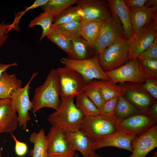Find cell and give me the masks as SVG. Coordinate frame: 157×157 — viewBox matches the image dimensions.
Returning <instances> with one entry per match:
<instances>
[{
    "label": "cell",
    "instance_id": "6da1fadb",
    "mask_svg": "<svg viewBox=\"0 0 157 157\" xmlns=\"http://www.w3.org/2000/svg\"><path fill=\"white\" fill-rule=\"evenodd\" d=\"M56 69L50 70L44 83L36 88L32 100V112L35 114L40 109L49 107L57 110L62 100Z\"/></svg>",
    "mask_w": 157,
    "mask_h": 157
},
{
    "label": "cell",
    "instance_id": "7a4b0ae2",
    "mask_svg": "<svg viewBox=\"0 0 157 157\" xmlns=\"http://www.w3.org/2000/svg\"><path fill=\"white\" fill-rule=\"evenodd\" d=\"M74 97L62 100L58 108L49 116L47 119L52 126L65 132L80 129L84 116L75 104Z\"/></svg>",
    "mask_w": 157,
    "mask_h": 157
},
{
    "label": "cell",
    "instance_id": "3957f363",
    "mask_svg": "<svg viewBox=\"0 0 157 157\" xmlns=\"http://www.w3.org/2000/svg\"><path fill=\"white\" fill-rule=\"evenodd\" d=\"M130 43L127 39L121 40L106 47L99 54L100 65L105 72L117 68L129 61Z\"/></svg>",
    "mask_w": 157,
    "mask_h": 157
},
{
    "label": "cell",
    "instance_id": "277c9868",
    "mask_svg": "<svg viewBox=\"0 0 157 157\" xmlns=\"http://www.w3.org/2000/svg\"><path fill=\"white\" fill-rule=\"evenodd\" d=\"M60 62L65 67L78 72L86 84L94 79L109 80L100 65L98 54H96L89 58L81 60L63 57L60 59Z\"/></svg>",
    "mask_w": 157,
    "mask_h": 157
},
{
    "label": "cell",
    "instance_id": "5b68a950",
    "mask_svg": "<svg viewBox=\"0 0 157 157\" xmlns=\"http://www.w3.org/2000/svg\"><path fill=\"white\" fill-rule=\"evenodd\" d=\"M124 39L127 38L119 18L110 14L105 20L104 25L95 42L93 48L94 54L99 55L106 47Z\"/></svg>",
    "mask_w": 157,
    "mask_h": 157
},
{
    "label": "cell",
    "instance_id": "8992f818",
    "mask_svg": "<svg viewBox=\"0 0 157 157\" xmlns=\"http://www.w3.org/2000/svg\"><path fill=\"white\" fill-rule=\"evenodd\" d=\"M143 84L126 82L119 83L118 85L121 95L141 113L147 115L157 100L143 88Z\"/></svg>",
    "mask_w": 157,
    "mask_h": 157
},
{
    "label": "cell",
    "instance_id": "52a82bcc",
    "mask_svg": "<svg viewBox=\"0 0 157 157\" xmlns=\"http://www.w3.org/2000/svg\"><path fill=\"white\" fill-rule=\"evenodd\" d=\"M56 70L61 100L70 96L75 97L83 92L86 84L78 72L65 67L58 68Z\"/></svg>",
    "mask_w": 157,
    "mask_h": 157
},
{
    "label": "cell",
    "instance_id": "ba28073f",
    "mask_svg": "<svg viewBox=\"0 0 157 157\" xmlns=\"http://www.w3.org/2000/svg\"><path fill=\"white\" fill-rule=\"evenodd\" d=\"M80 129L93 142L114 133L118 128L116 123L110 118L99 115L84 116Z\"/></svg>",
    "mask_w": 157,
    "mask_h": 157
},
{
    "label": "cell",
    "instance_id": "9c48e42d",
    "mask_svg": "<svg viewBox=\"0 0 157 157\" xmlns=\"http://www.w3.org/2000/svg\"><path fill=\"white\" fill-rule=\"evenodd\" d=\"M38 72H34L30 80L23 88L17 90L11 98L13 108L17 113L18 126L23 130H26L27 123L31 119L30 110L32 109L33 105L29 98V90L30 84Z\"/></svg>",
    "mask_w": 157,
    "mask_h": 157
},
{
    "label": "cell",
    "instance_id": "30bf717a",
    "mask_svg": "<svg viewBox=\"0 0 157 157\" xmlns=\"http://www.w3.org/2000/svg\"><path fill=\"white\" fill-rule=\"evenodd\" d=\"M157 38V20L145 25L130 42L129 60L137 57L148 48Z\"/></svg>",
    "mask_w": 157,
    "mask_h": 157
},
{
    "label": "cell",
    "instance_id": "8fae6325",
    "mask_svg": "<svg viewBox=\"0 0 157 157\" xmlns=\"http://www.w3.org/2000/svg\"><path fill=\"white\" fill-rule=\"evenodd\" d=\"M105 72L109 80L116 83L126 82L143 83L145 80L140 71L139 60L136 58L130 59L122 66Z\"/></svg>",
    "mask_w": 157,
    "mask_h": 157
},
{
    "label": "cell",
    "instance_id": "7c38bea8",
    "mask_svg": "<svg viewBox=\"0 0 157 157\" xmlns=\"http://www.w3.org/2000/svg\"><path fill=\"white\" fill-rule=\"evenodd\" d=\"M157 122L148 115L142 113L130 117L116 123L119 129L129 134L139 136L157 124Z\"/></svg>",
    "mask_w": 157,
    "mask_h": 157
},
{
    "label": "cell",
    "instance_id": "4fadbf2b",
    "mask_svg": "<svg viewBox=\"0 0 157 157\" xmlns=\"http://www.w3.org/2000/svg\"><path fill=\"white\" fill-rule=\"evenodd\" d=\"M46 138L48 156H76L66 138L65 132L61 129L52 126L46 135Z\"/></svg>",
    "mask_w": 157,
    "mask_h": 157
},
{
    "label": "cell",
    "instance_id": "5bb4252c",
    "mask_svg": "<svg viewBox=\"0 0 157 157\" xmlns=\"http://www.w3.org/2000/svg\"><path fill=\"white\" fill-rule=\"evenodd\" d=\"M76 4L82 12L83 21H104L111 14L106 0H77Z\"/></svg>",
    "mask_w": 157,
    "mask_h": 157
},
{
    "label": "cell",
    "instance_id": "9a60e30c",
    "mask_svg": "<svg viewBox=\"0 0 157 157\" xmlns=\"http://www.w3.org/2000/svg\"><path fill=\"white\" fill-rule=\"evenodd\" d=\"M138 137L128 134L118 129L114 133L92 142V147L96 150L104 147H113L132 152L131 142Z\"/></svg>",
    "mask_w": 157,
    "mask_h": 157
},
{
    "label": "cell",
    "instance_id": "2e32d148",
    "mask_svg": "<svg viewBox=\"0 0 157 157\" xmlns=\"http://www.w3.org/2000/svg\"><path fill=\"white\" fill-rule=\"evenodd\" d=\"M132 154L129 157H145L157 147V124L132 141Z\"/></svg>",
    "mask_w": 157,
    "mask_h": 157
},
{
    "label": "cell",
    "instance_id": "e0dca14e",
    "mask_svg": "<svg viewBox=\"0 0 157 157\" xmlns=\"http://www.w3.org/2000/svg\"><path fill=\"white\" fill-rule=\"evenodd\" d=\"M66 139L74 151L78 150L83 157H98L92 142L80 129L65 132Z\"/></svg>",
    "mask_w": 157,
    "mask_h": 157
},
{
    "label": "cell",
    "instance_id": "ac0fdd59",
    "mask_svg": "<svg viewBox=\"0 0 157 157\" xmlns=\"http://www.w3.org/2000/svg\"><path fill=\"white\" fill-rule=\"evenodd\" d=\"M18 126V116L13 108L11 98H0V133H11Z\"/></svg>",
    "mask_w": 157,
    "mask_h": 157
},
{
    "label": "cell",
    "instance_id": "d6986e66",
    "mask_svg": "<svg viewBox=\"0 0 157 157\" xmlns=\"http://www.w3.org/2000/svg\"><path fill=\"white\" fill-rule=\"evenodd\" d=\"M129 8L133 38L145 25L157 20V6L144 8Z\"/></svg>",
    "mask_w": 157,
    "mask_h": 157
},
{
    "label": "cell",
    "instance_id": "ffe728a7",
    "mask_svg": "<svg viewBox=\"0 0 157 157\" xmlns=\"http://www.w3.org/2000/svg\"><path fill=\"white\" fill-rule=\"evenodd\" d=\"M111 14L117 15L122 24L125 35L130 42L133 38V34L129 8L125 4L124 0H106Z\"/></svg>",
    "mask_w": 157,
    "mask_h": 157
},
{
    "label": "cell",
    "instance_id": "44dd1931",
    "mask_svg": "<svg viewBox=\"0 0 157 157\" xmlns=\"http://www.w3.org/2000/svg\"><path fill=\"white\" fill-rule=\"evenodd\" d=\"M21 80L15 73L9 74L6 71L0 77V98H11L13 94L22 88Z\"/></svg>",
    "mask_w": 157,
    "mask_h": 157
},
{
    "label": "cell",
    "instance_id": "7402d4cb",
    "mask_svg": "<svg viewBox=\"0 0 157 157\" xmlns=\"http://www.w3.org/2000/svg\"><path fill=\"white\" fill-rule=\"evenodd\" d=\"M105 20L82 21L81 35L93 49L95 42L102 29Z\"/></svg>",
    "mask_w": 157,
    "mask_h": 157
},
{
    "label": "cell",
    "instance_id": "603a6c76",
    "mask_svg": "<svg viewBox=\"0 0 157 157\" xmlns=\"http://www.w3.org/2000/svg\"><path fill=\"white\" fill-rule=\"evenodd\" d=\"M93 54V49L86 41L80 37L74 38L71 50L68 54V58L73 60H81L89 58Z\"/></svg>",
    "mask_w": 157,
    "mask_h": 157
},
{
    "label": "cell",
    "instance_id": "cb8c5ba5",
    "mask_svg": "<svg viewBox=\"0 0 157 157\" xmlns=\"http://www.w3.org/2000/svg\"><path fill=\"white\" fill-rule=\"evenodd\" d=\"M29 139L34 144L33 148L29 154L31 157H48L46 136L43 129L37 133H32Z\"/></svg>",
    "mask_w": 157,
    "mask_h": 157
},
{
    "label": "cell",
    "instance_id": "d4e9b609",
    "mask_svg": "<svg viewBox=\"0 0 157 157\" xmlns=\"http://www.w3.org/2000/svg\"><path fill=\"white\" fill-rule=\"evenodd\" d=\"M140 113H142L120 95L118 97V102L115 110L110 118L116 123L128 117Z\"/></svg>",
    "mask_w": 157,
    "mask_h": 157
},
{
    "label": "cell",
    "instance_id": "484cf974",
    "mask_svg": "<svg viewBox=\"0 0 157 157\" xmlns=\"http://www.w3.org/2000/svg\"><path fill=\"white\" fill-rule=\"evenodd\" d=\"M94 81L100 91L104 103L121 95L120 88L117 83L106 79H94Z\"/></svg>",
    "mask_w": 157,
    "mask_h": 157
},
{
    "label": "cell",
    "instance_id": "4316f807",
    "mask_svg": "<svg viewBox=\"0 0 157 157\" xmlns=\"http://www.w3.org/2000/svg\"><path fill=\"white\" fill-rule=\"evenodd\" d=\"M46 37L67 54L71 50L74 38L61 32L54 27Z\"/></svg>",
    "mask_w": 157,
    "mask_h": 157
},
{
    "label": "cell",
    "instance_id": "83f0119b",
    "mask_svg": "<svg viewBox=\"0 0 157 157\" xmlns=\"http://www.w3.org/2000/svg\"><path fill=\"white\" fill-rule=\"evenodd\" d=\"M54 18L53 15L52 14L44 12L32 19L28 27L32 28L36 26L39 25L42 27V31L40 39V41L53 28Z\"/></svg>",
    "mask_w": 157,
    "mask_h": 157
},
{
    "label": "cell",
    "instance_id": "f1b7e54d",
    "mask_svg": "<svg viewBox=\"0 0 157 157\" xmlns=\"http://www.w3.org/2000/svg\"><path fill=\"white\" fill-rule=\"evenodd\" d=\"M76 97V106L81 111L84 116L100 115L98 108L83 92Z\"/></svg>",
    "mask_w": 157,
    "mask_h": 157
},
{
    "label": "cell",
    "instance_id": "f546056e",
    "mask_svg": "<svg viewBox=\"0 0 157 157\" xmlns=\"http://www.w3.org/2000/svg\"><path fill=\"white\" fill-rule=\"evenodd\" d=\"M83 15L82 12L78 7L71 6L54 19L53 26H59L75 20H82Z\"/></svg>",
    "mask_w": 157,
    "mask_h": 157
},
{
    "label": "cell",
    "instance_id": "4dcf8cb0",
    "mask_svg": "<svg viewBox=\"0 0 157 157\" xmlns=\"http://www.w3.org/2000/svg\"><path fill=\"white\" fill-rule=\"evenodd\" d=\"M77 1L49 0L45 4L40 7L44 12L52 14L53 15L54 18H55L65 9L76 4Z\"/></svg>",
    "mask_w": 157,
    "mask_h": 157
},
{
    "label": "cell",
    "instance_id": "1f68e13d",
    "mask_svg": "<svg viewBox=\"0 0 157 157\" xmlns=\"http://www.w3.org/2000/svg\"><path fill=\"white\" fill-rule=\"evenodd\" d=\"M138 60L141 72L145 79L157 81V60Z\"/></svg>",
    "mask_w": 157,
    "mask_h": 157
},
{
    "label": "cell",
    "instance_id": "d6a6232c",
    "mask_svg": "<svg viewBox=\"0 0 157 157\" xmlns=\"http://www.w3.org/2000/svg\"><path fill=\"white\" fill-rule=\"evenodd\" d=\"M83 93L98 109L104 103L100 91L94 80L86 84Z\"/></svg>",
    "mask_w": 157,
    "mask_h": 157
},
{
    "label": "cell",
    "instance_id": "836d02e7",
    "mask_svg": "<svg viewBox=\"0 0 157 157\" xmlns=\"http://www.w3.org/2000/svg\"><path fill=\"white\" fill-rule=\"evenodd\" d=\"M82 21L77 19L56 26H53L61 32L74 38L81 36Z\"/></svg>",
    "mask_w": 157,
    "mask_h": 157
},
{
    "label": "cell",
    "instance_id": "e575fe53",
    "mask_svg": "<svg viewBox=\"0 0 157 157\" xmlns=\"http://www.w3.org/2000/svg\"><path fill=\"white\" fill-rule=\"evenodd\" d=\"M118 101V97H116L105 102L99 109L100 115L110 118L113 115Z\"/></svg>",
    "mask_w": 157,
    "mask_h": 157
},
{
    "label": "cell",
    "instance_id": "d590c367",
    "mask_svg": "<svg viewBox=\"0 0 157 157\" xmlns=\"http://www.w3.org/2000/svg\"><path fill=\"white\" fill-rule=\"evenodd\" d=\"M126 6L129 8H144L157 6V0H124Z\"/></svg>",
    "mask_w": 157,
    "mask_h": 157
},
{
    "label": "cell",
    "instance_id": "8d00e7d4",
    "mask_svg": "<svg viewBox=\"0 0 157 157\" xmlns=\"http://www.w3.org/2000/svg\"><path fill=\"white\" fill-rule=\"evenodd\" d=\"M136 58L157 60V38L152 44Z\"/></svg>",
    "mask_w": 157,
    "mask_h": 157
},
{
    "label": "cell",
    "instance_id": "74e56055",
    "mask_svg": "<svg viewBox=\"0 0 157 157\" xmlns=\"http://www.w3.org/2000/svg\"><path fill=\"white\" fill-rule=\"evenodd\" d=\"M12 29L11 24L3 21L0 23V48L7 42L8 38V33Z\"/></svg>",
    "mask_w": 157,
    "mask_h": 157
},
{
    "label": "cell",
    "instance_id": "f35d334b",
    "mask_svg": "<svg viewBox=\"0 0 157 157\" xmlns=\"http://www.w3.org/2000/svg\"><path fill=\"white\" fill-rule=\"evenodd\" d=\"M142 87L152 97L157 99V81L146 79Z\"/></svg>",
    "mask_w": 157,
    "mask_h": 157
},
{
    "label": "cell",
    "instance_id": "ab89813d",
    "mask_svg": "<svg viewBox=\"0 0 157 157\" xmlns=\"http://www.w3.org/2000/svg\"><path fill=\"white\" fill-rule=\"evenodd\" d=\"M15 143V151L17 155L22 156L26 153L28 150L27 144L25 143L19 141L14 135L11 133Z\"/></svg>",
    "mask_w": 157,
    "mask_h": 157
},
{
    "label": "cell",
    "instance_id": "60d3db41",
    "mask_svg": "<svg viewBox=\"0 0 157 157\" xmlns=\"http://www.w3.org/2000/svg\"><path fill=\"white\" fill-rule=\"evenodd\" d=\"M49 0H36L31 6L25 8V10L23 11L25 13L28 10L41 7L45 4Z\"/></svg>",
    "mask_w": 157,
    "mask_h": 157
},
{
    "label": "cell",
    "instance_id": "b9f144b4",
    "mask_svg": "<svg viewBox=\"0 0 157 157\" xmlns=\"http://www.w3.org/2000/svg\"><path fill=\"white\" fill-rule=\"evenodd\" d=\"M147 115L157 120V102L154 103L150 108Z\"/></svg>",
    "mask_w": 157,
    "mask_h": 157
},
{
    "label": "cell",
    "instance_id": "7bdbcfd3",
    "mask_svg": "<svg viewBox=\"0 0 157 157\" xmlns=\"http://www.w3.org/2000/svg\"><path fill=\"white\" fill-rule=\"evenodd\" d=\"M17 63L14 62L11 64H2L0 62V77L2 74L9 68L17 65Z\"/></svg>",
    "mask_w": 157,
    "mask_h": 157
},
{
    "label": "cell",
    "instance_id": "ee69618b",
    "mask_svg": "<svg viewBox=\"0 0 157 157\" xmlns=\"http://www.w3.org/2000/svg\"><path fill=\"white\" fill-rule=\"evenodd\" d=\"M76 156H58L53 155L48 156V157H76Z\"/></svg>",
    "mask_w": 157,
    "mask_h": 157
},
{
    "label": "cell",
    "instance_id": "f6af8a7d",
    "mask_svg": "<svg viewBox=\"0 0 157 157\" xmlns=\"http://www.w3.org/2000/svg\"><path fill=\"white\" fill-rule=\"evenodd\" d=\"M154 155L151 157H157V152H155L154 153Z\"/></svg>",
    "mask_w": 157,
    "mask_h": 157
},
{
    "label": "cell",
    "instance_id": "bcb514c9",
    "mask_svg": "<svg viewBox=\"0 0 157 157\" xmlns=\"http://www.w3.org/2000/svg\"><path fill=\"white\" fill-rule=\"evenodd\" d=\"M2 148H1V152H0V157H1V151H2Z\"/></svg>",
    "mask_w": 157,
    "mask_h": 157
},
{
    "label": "cell",
    "instance_id": "7dc6e473",
    "mask_svg": "<svg viewBox=\"0 0 157 157\" xmlns=\"http://www.w3.org/2000/svg\"><path fill=\"white\" fill-rule=\"evenodd\" d=\"M76 157H78V156L77 155H76ZM98 157H102V156H99Z\"/></svg>",
    "mask_w": 157,
    "mask_h": 157
}]
</instances>
